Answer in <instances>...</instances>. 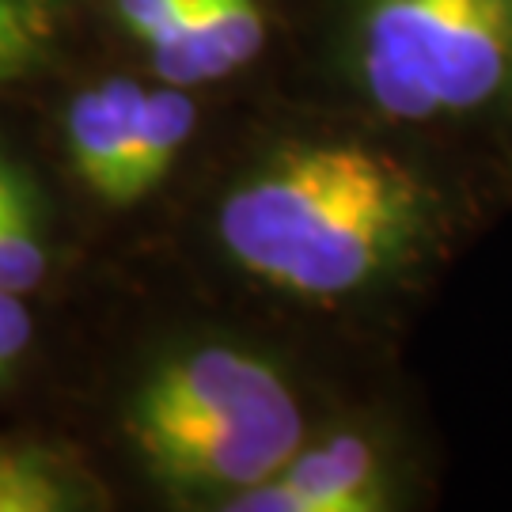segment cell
I'll use <instances>...</instances> for the list:
<instances>
[{"label": "cell", "instance_id": "1", "mask_svg": "<svg viewBox=\"0 0 512 512\" xmlns=\"http://www.w3.org/2000/svg\"><path fill=\"white\" fill-rule=\"evenodd\" d=\"M421 220L425 186L403 160L365 145H304L228 194L220 239L277 289L342 296L403 255Z\"/></svg>", "mask_w": 512, "mask_h": 512}, {"label": "cell", "instance_id": "2", "mask_svg": "<svg viewBox=\"0 0 512 512\" xmlns=\"http://www.w3.org/2000/svg\"><path fill=\"white\" fill-rule=\"evenodd\" d=\"M357 73L395 122H437L512 92V0H365Z\"/></svg>", "mask_w": 512, "mask_h": 512}, {"label": "cell", "instance_id": "3", "mask_svg": "<svg viewBox=\"0 0 512 512\" xmlns=\"http://www.w3.org/2000/svg\"><path fill=\"white\" fill-rule=\"evenodd\" d=\"M300 440H304L300 410L289 403L255 414L190 421L133 437V444L152 467V475H160L171 486L239 494L277 475L300 452Z\"/></svg>", "mask_w": 512, "mask_h": 512}, {"label": "cell", "instance_id": "4", "mask_svg": "<svg viewBox=\"0 0 512 512\" xmlns=\"http://www.w3.org/2000/svg\"><path fill=\"white\" fill-rule=\"evenodd\" d=\"M289 403H296L293 391L266 361L224 346L198 349L164 365L141 387L129 410V437Z\"/></svg>", "mask_w": 512, "mask_h": 512}, {"label": "cell", "instance_id": "5", "mask_svg": "<svg viewBox=\"0 0 512 512\" xmlns=\"http://www.w3.org/2000/svg\"><path fill=\"white\" fill-rule=\"evenodd\" d=\"M232 512H376L384 509V471L376 448L353 433L296 452L277 475L239 490Z\"/></svg>", "mask_w": 512, "mask_h": 512}, {"label": "cell", "instance_id": "6", "mask_svg": "<svg viewBox=\"0 0 512 512\" xmlns=\"http://www.w3.org/2000/svg\"><path fill=\"white\" fill-rule=\"evenodd\" d=\"M145 88L133 80H107L99 88L76 95L69 110V148H73V167L84 179V186L99 194L103 202H118V183L122 167L137 126Z\"/></svg>", "mask_w": 512, "mask_h": 512}, {"label": "cell", "instance_id": "7", "mask_svg": "<svg viewBox=\"0 0 512 512\" xmlns=\"http://www.w3.org/2000/svg\"><path fill=\"white\" fill-rule=\"evenodd\" d=\"M198 126V107L190 99V88L164 84L156 92H145L141 110H137V126L122 167V183H118V202L129 205L141 202L152 186L167 179V171L175 164V156L183 152L190 133Z\"/></svg>", "mask_w": 512, "mask_h": 512}, {"label": "cell", "instance_id": "8", "mask_svg": "<svg viewBox=\"0 0 512 512\" xmlns=\"http://www.w3.org/2000/svg\"><path fill=\"white\" fill-rule=\"evenodd\" d=\"M46 274V251L38 239L35 209L16 171L0 164V289L31 293Z\"/></svg>", "mask_w": 512, "mask_h": 512}, {"label": "cell", "instance_id": "9", "mask_svg": "<svg viewBox=\"0 0 512 512\" xmlns=\"http://www.w3.org/2000/svg\"><path fill=\"white\" fill-rule=\"evenodd\" d=\"M73 490L35 452H0V512H61Z\"/></svg>", "mask_w": 512, "mask_h": 512}, {"label": "cell", "instance_id": "10", "mask_svg": "<svg viewBox=\"0 0 512 512\" xmlns=\"http://www.w3.org/2000/svg\"><path fill=\"white\" fill-rule=\"evenodd\" d=\"M202 4L224 73L232 76L236 69L251 65L266 42V19L258 0H202Z\"/></svg>", "mask_w": 512, "mask_h": 512}, {"label": "cell", "instance_id": "11", "mask_svg": "<svg viewBox=\"0 0 512 512\" xmlns=\"http://www.w3.org/2000/svg\"><path fill=\"white\" fill-rule=\"evenodd\" d=\"M50 38V12L42 0H0V84L23 73Z\"/></svg>", "mask_w": 512, "mask_h": 512}, {"label": "cell", "instance_id": "12", "mask_svg": "<svg viewBox=\"0 0 512 512\" xmlns=\"http://www.w3.org/2000/svg\"><path fill=\"white\" fill-rule=\"evenodd\" d=\"M27 342H31V315H27L23 296L0 289V380L23 357Z\"/></svg>", "mask_w": 512, "mask_h": 512}, {"label": "cell", "instance_id": "13", "mask_svg": "<svg viewBox=\"0 0 512 512\" xmlns=\"http://www.w3.org/2000/svg\"><path fill=\"white\" fill-rule=\"evenodd\" d=\"M179 4L183 0H118V16L129 27V35L148 46L152 38L160 35V27L167 19L175 16Z\"/></svg>", "mask_w": 512, "mask_h": 512}]
</instances>
